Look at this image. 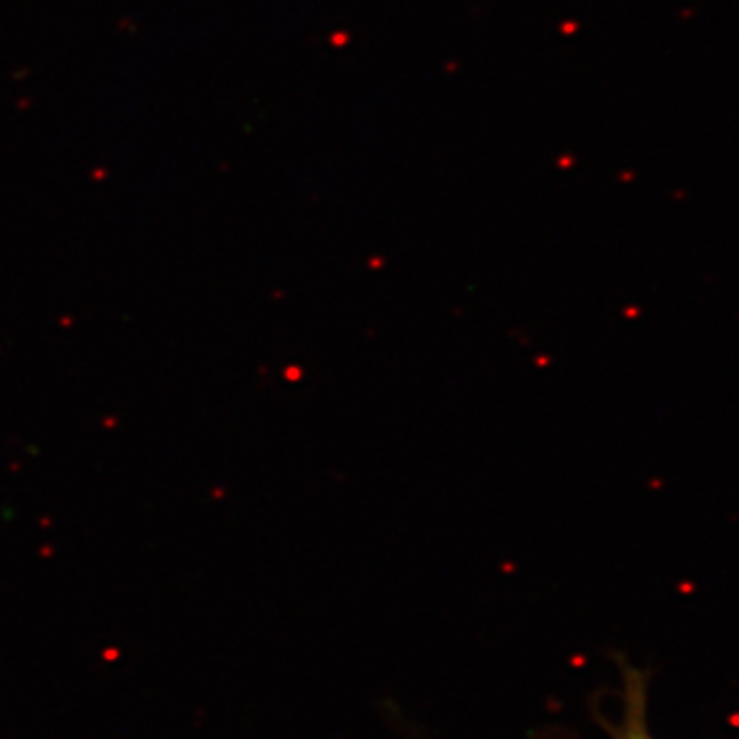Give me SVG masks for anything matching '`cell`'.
<instances>
[{
  "label": "cell",
  "mask_w": 739,
  "mask_h": 739,
  "mask_svg": "<svg viewBox=\"0 0 739 739\" xmlns=\"http://www.w3.org/2000/svg\"><path fill=\"white\" fill-rule=\"evenodd\" d=\"M618 725L608 727L612 739H655L647 725V680L641 672L625 670V705ZM563 739V738H545Z\"/></svg>",
  "instance_id": "obj_1"
}]
</instances>
